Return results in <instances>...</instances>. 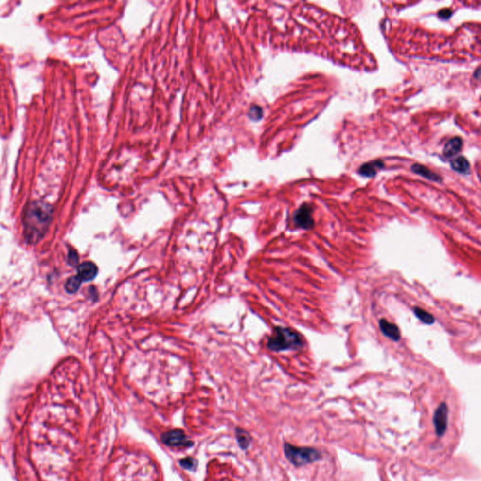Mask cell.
Here are the masks:
<instances>
[{"label": "cell", "instance_id": "cell-1", "mask_svg": "<svg viewBox=\"0 0 481 481\" xmlns=\"http://www.w3.org/2000/svg\"><path fill=\"white\" fill-rule=\"evenodd\" d=\"M52 218V208L42 202L30 203L25 212V236L28 243L36 244L43 238Z\"/></svg>", "mask_w": 481, "mask_h": 481}, {"label": "cell", "instance_id": "cell-2", "mask_svg": "<svg viewBox=\"0 0 481 481\" xmlns=\"http://www.w3.org/2000/svg\"><path fill=\"white\" fill-rule=\"evenodd\" d=\"M268 348L274 352L299 350L303 346L302 337L294 330L285 327H276L269 338Z\"/></svg>", "mask_w": 481, "mask_h": 481}, {"label": "cell", "instance_id": "cell-3", "mask_svg": "<svg viewBox=\"0 0 481 481\" xmlns=\"http://www.w3.org/2000/svg\"><path fill=\"white\" fill-rule=\"evenodd\" d=\"M284 453L286 458L295 466H303L319 461L321 454L312 447H300L289 443L284 444Z\"/></svg>", "mask_w": 481, "mask_h": 481}, {"label": "cell", "instance_id": "cell-4", "mask_svg": "<svg viewBox=\"0 0 481 481\" xmlns=\"http://www.w3.org/2000/svg\"><path fill=\"white\" fill-rule=\"evenodd\" d=\"M161 440L165 445L172 447H190L193 442L181 429H172L165 431L161 435Z\"/></svg>", "mask_w": 481, "mask_h": 481}, {"label": "cell", "instance_id": "cell-5", "mask_svg": "<svg viewBox=\"0 0 481 481\" xmlns=\"http://www.w3.org/2000/svg\"><path fill=\"white\" fill-rule=\"evenodd\" d=\"M313 209L308 204H303L293 214L294 224L303 230H310L314 227V219L312 216Z\"/></svg>", "mask_w": 481, "mask_h": 481}, {"label": "cell", "instance_id": "cell-6", "mask_svg": "<svg viewBox=\"0 0 481 481\" xmlns=\"http://www.w3.org/2000/svg\"><path fill=\"white\" fill-rule=\"evenodd\" d=\"M448 424V407L445 402H442L433 414V425L435 433L441 437L444 435Z\"/></svg>", "mask_w": 481, "mask_h": 481}, {"label": "cell", "instance_id": "cell-7", "mask_svg": "<svg viewBox=\"0 0 481 481\" xmlns=\"http://www.w3.org/2000/svg\"><path fill=\"white\" fill-rule=\"evenodd\" d=\"M98 268L91 261H86L77 267V276L82 281H90L96 277Z\"/></svg>", "mask_w": 481, "mask_h": 481}, {"label": "cell", "instance_id": "cell-8", "mask_svg": "<svg viewBox=\"0 0 481 481\" xmlns=\"http://www.w3.org/2000/svg\"><path fill=\"white\" fill-rule=\"evenodd\" d=\"M379 325H380V329L382 331V333L385 335L386 338H390L396 342L400 339V331L396 324L387 321L385 319H382L379 322Z\"/></svg>", "mask_w": 481, "mask_h": 481}, {"label": "cell", "instance_id": "cell-9", "mask_svg": "<svg viewBox=\"0 0 481 481\" xmlns=\"http://www.w3.org/2000/svg\"><path fill=\"white\" fill-rule=\"evenodd\" d=\"M463 147V140L460 138H454L445 145L444 149V155L445 157H453Z\"/></svg>", "mask_w": 481, "mask_h": 481}, {"label": "cell", "instance_id": "cell-10", "mask_svg": "<svg viewBox=\"0 0 481 481\" xmlns=\"http://www.w3.org/2000/svg\"><path fill=\"white\" fill-rule=\"evenodd\" d=\"M235 434H236V440L238 442L239 446L243 450H247L248 447L250 446V444L252 441V438L249 435V433L241 428H235Z\"/></svg>", "mask_w": 481, "mask_h": 481}, {"label": "cell", "instance_id": "cell-11", "mask_svg": "<svg viewBox=\"0 0 481 481\" xmlns=\"http://www.w3.org/2000/svg\"><path fill=\"white\" fill-rule=\"evenodd\" d=\"M413 312L415 314V316L417 317L423 323H426V324H432L434 323L435 320H434V317L432 316L430 313L427 312L426 310L420 308V307H417L415 306L413 308Z\"/></svg>", "mask_w": 481, "mask_h": 481}, {"label": "cell", "instance_id": "cell-12", "mask_svg": "<svg viewBox=\"0 0 481 481\" xmlns=\"http://www.w3.org/2000/svg\"><path fill=\"white\" fill-rule=\"evenodd\" d=\"M82 284V280L77 276H71L65 284V289L69 293H75Z\"/></svg>", "mask_w": 481, "mask_h": 481}, {"label": "cell", "instance_id": "cell-13", "mask_svg": "<svg viewBox=\"0 0 481 481\" xmlns=\"http://www.w3.org/2000/svg\"><path fill=\"white\" fill-rule=\"evenodd\" d=\"M451 165H452L454 170H456L460 173H466L469 171V167H470L469 162L463 156L453 160Z\"/></svg>", "mask_w": 481, "mask_h": 481}, {"label": "cell", "instance_id": "cell-14", "mask_svg": "<svg viewBox=\"0 0 481 481\" xmlns=\"http://www.w3.org/2000/svg\"><path fill=\"white\" fill-rule=\"evenodd\" d=\"M412 171H414L415 173L425 177L427 179H431V180H439L440 178L435 175L434 173H432L431 171H429L428 169H427L425 166L423 165H413L412 167Z\"/></svg>", "mask_w": 481, "mask_h": 481}, {"label": "cell", "instance_id": "cell-15", "mask_svg": "<svg viewBox=\"0 0 481 481\" xmlns=\"http://www.w3.org/2000/svg\"><path fill=\"white\" fill-rule=\"evenodd\" d=\"M382 166H383V164L381 162H374V163H371V164H367V165H363L361 167V169H360V172L364 176L371 177V176L375 175L377 168H380Z\"/></svg>", "mask_w": 481, "mask_h": 481}, {"label": "cell", "instance_id": "cell-16", "mask_svg": "<svg viewBox=\"0 0 481 481\" xmlns=\"http://www.w3.org/2000/svg\"><path fill=\"white\" fill-rule=\"evenodd\" d=\"M179 465L185 470L195 471L197 467V461L192 457H186L179 461Z\"/></svg>", "mask_w": 481, "mask_h": 481}, {"label": "cell", "instance_id": "cell-17", "mask_svg": "<svg viewBox=\"0 0 481 481\" xmlns=\"http://www.w3.org/2000/svg\"><path fill=\"white\" fill-rule=\"evenodd\" d=\"M68 262H69L70 265H72V266H75L78 262V255L75 251L73 250H71L69 252V255H68Z\"/></svg>", "mask_w": 481, "mask_h": 481}]
</instances>
